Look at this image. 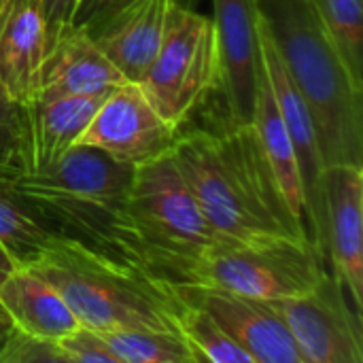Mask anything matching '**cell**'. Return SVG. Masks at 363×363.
I'll list each match as a JSON object with an SVG mask.
<instances>
[{
  "instance_id": "2",
  "label": "cell",
  "mask_w": 363,
  "mask_h": 363,
  "mask_svg": "<svg viewBox=\"0 0 363 363\" xmlns=\"http://www.w3.org/2000/svg\"><path fill=\"white\" fill-rule=\"evenodd\" d=\"M132 172V164L77 145L55 164L21 174L13 187L57 236L157 277L130 211Z\"/></svg>"
},
{
  "instance_id": "31",
  "label": "cell",
  "mask_w": 363,
  "mask_h": 363,
  "mask_svg": "<svg viewBox=\"0 0 363 363\" xmlns=\"http://www.w3.org/2000/svg\"><path fill=\"white\" fill-rule=\"evenodd\" d=\"M0 6H2V0H0Z\"/></svg>"
},
{
  "instance_id": "6",
  "label": "cell",
  "mask_w": 363,
  "mask_h": 363,
  "mask_svg": "<svg viewBox=\"0 0 363 363\" xmlns=\"http://www.w3.org/2000/svg\"><path fill=\"white\" fill-rule=\"evenodd\" d=\"M153 108L177 130L221 85V60L213 17L170 0L157 55L138 83Z\"/></svg>"
},
{
  "instance_id": "22",
  "label": "cell",
  "mask_w": 363,
  "mask_h": 363,
  "mask_svg": "<svg viewBox=\"0 0 363 363\" xmlns=\"http://www.w3.org/2000/svg\"><path fill=\"white\" fill-rule=\"evenodd\" d=\"M98 334L117 363H196L177 332L130 328Z\"/></svg>"
},
{
  "instance_id": "23",
  "label": "cell",
  "mask_w": 363,
  "mask_h": 363,
  "mask_svg": "<svg viewBox=\"0 0 363 363\" xmlns=\"http://www.w3.org/2000/svg\"><path fill=\"white\" fill-rule=\"evenodd\" d=\"M363 85V0H306Z\"/></svg>"
},
{
  "instance_id": "30",
  "label": "cell",
  "mask_w": 363,
  "mask_h": 363,
  "mask_svg": "<svg viewBox=\"0 0 363 363\" xmlns=\"http://www.w3.org/2000/svg\"><path fill=\"white\" fill-rule=\"evenodd\" d=\"M15 330V325H13V321H11V317L6 315V311L2 308V304H0V342L11 334Z\"/></svg>"
},
{
  "instance_id": "12",
  "label": "cell",
  "mask_w": 363,
  "mask_h": 363,
  "mask_svg": "<svg viewBox=\"0 0 363 363\" xmlns=\"http://www.w3.org/2000/svg\"><path fill=\"white\" fill-rule=\"evenodd\" d=\"M221 87L232 123H251L262 72L257 0H213Z\"/></svg>"
},
{
  "instance_id": "4",
  "label": "cell",
  "mask_w": 363,
  "mask_h": 363,
  "mask_svg": "<svg viewBox=\"0 0 363 363\" xmlns=\"http://www.w3.org/2000/svg\"><path fill=\"white\" fill-rule=\"evenodd\" d=\"M26 268L36 270L64 296L83 328L177 332L179 298L166 279L140 272L64 236H55Z\"/></svg>"
},
{
  "instance_id": "1",
  "label": "cell",
  "mask_w": 363,
  "mask_h": 363,
  "mask_svg": "<svg viewBox=\"0 0 363 363\" xmlns=\"http://www.w3.org/2000/svg\"><path fill=\"white\" fill-rule=\"evenodd\" d=\"M172 157L206 221L228 245H313L291 211L251 123L177 136Z\"/></svg>"
},
{
  "instance_id": "28",
  "label": "cell",
  "mask_w": 363,
  "mask_h": 363,
  "mask_svg": "<svg viewBox=\"0 0 363 363\" xmlns=\"http://www.w3.org/2000/svg\"><path fill=\"white\" fill-rule=\"evenodd\" d=\"M130 2H134V0H81L79 11H77L74 21H72V28L89 30L96 23H100L104 17L123 9Z\"/></svg>"
},
{
  "instance_id": "20",
  "label": "cell",
  "mask_w": 363,
  "mask_h": 363,
  "mask_svg": "<svg viewBox=\"0 0 363 363\" xmlns=\"http://www.w3.org/2000/svg\"><path fill=\"white\" fill-rule=\"evenodd\" d=\"M57 234L17 194L13 183L0 181V247L13 257L17 268L30 266Z\"/></svg>"
},
{
  "instance_id": "11",
  "label": "cell",
  "mask_w": 363,
  "mask_h": 363,
  "mask_svg": "<svg viewBox=\"0 0 363 363\" xmlns=\"http://www.w3.org/2000/svg\"><path fill=\"white\" fill-rule=\"evenodd\" d=\"M170 285L177 296L204 308L221 325V330L251 355L253 363H304L281 313L272 302H262L204 285L172 281Z\"/></svg>"
},
{
  "instance_id": "21",
  "label": "cell",
  "mask_w": 363,
  "mask_h": 363,
  "mask_svg": "<svg viewBox=\"0 0 363 363\" xmlns=\"http://www.w3.org/2000/svg\"><path fill=\"white\" fill-rule=\"evenodd\" d=\"M177 298L179 304L174 311V328L185 340L196 363H253L251 355L240 349L204 308L183 300L181 296Z\"/></svg>"
},
{
  "instance_id": "10",
  "label": "cell",
  "mask_w": 363,
  "mask_h": 363,
  "mask_svg": "<svg viewBox=\"0 0 363 363\" xmlns=\"http://www.w3.org/2000/svg\"><path fill=\"white\" fill-rule=\"evenodd\" d=\"M179 132L153 108L138 83L125 81L104 96L79 145L136 166L172 151Z\"/></svg>"
},
{
  "instance_id": "17",
  "label": "cell",
  "mask_w": 363,
  "mask_h": 363,
  "mask_svg": "<svg viewBox=\"0 0 363 363\" xmlns=\"http://www.w3.org/2000/svg\"><path fill=\"white\" fill-rule=\"evenodd\" d=\"M121 83L125 79L100 51L89 32L72 28L49 47L36 96H106Z\"/></svg>"
},
{
  "instance_id": "18",
  "label": "cell",
  "mask_w": 363,
  "mask_h": 363,
  "mask_svg": "<svg viewBox=\"0 0 363 363\" xmlns=\"http://www.w3.org/2000/svg\"><path fill=\"white\" fill-rule=\"evenodd\" d=\"M0 304L15 330L60 340L81 328L64 296L36 270L17 268L0 285Z\"/></svg>"
},
{
  "instance_id": "9",
  "label": "cell",
  "mask_w": 363,
  "mask_h": 363,
  "mask_svg": "<svg viewBox=\"0 0 363 363\" xmlns=\"http://www.w3.org/2000/svg\"><path fill=\"white\" fill-rule=\"evenodd\" d=\"M259 53H262L268 83L272 87L274 102L279 106V113L283 117V123L289 132L296 151L308 234L315 249L328 262V213H325V194H323L325 162L321 155L319 136L311 111L304 98L300 96L298 87L294 85L291 77L287 74L281 55L270 38V32L262 21V15H259Z\"/></svg>"
},
{
  "instance_id": "13",
  "label": "cell",
  "mask_w": 363,
  "mask_h": 363,
  "mask_svg": "<svg viewBox=\"0 0 363 363\" xmlns=\"http://www.w3.org/2000/svg\"><path fill=\"white\" fill-rule=\"evenodd\" d=\"M328 262L357 313L363 311V166L325 168Z\"/></svg>"
},
{
  "instance_id": "15",
  "label": "cell",
  "mask_w": 363,
  "mask_h": 363,
  "mask_svg": "<svg viewBox=\"0 0 363 363\" xmlns=\"http://www.w3.org/2000/svg\"><path fill=\"white\" fill-rule=\"evenodd\" d=\"M170 0H134L89 28L100 51L130 83L149 72L166 30Z\"/></svg>"
},
{
  "instance_id": "3",
  "label": "cell",
  "mask_w": 363,
  "mask_h": 363,
  "mask_svg": "<svg viewBox=\"0 0 363 363\" xmlns=\"http://www.w3.org/2000/svg\"><path fill=\"white\" fill-rule=\"evenodd\" d=\"M281 62L304 98L328 166H363V85L306 0H257Z\"/></svg>"
},
{
  "instance_id": "7",
  "label": "cell",
  "mask_w": 363,
  "mask_h": 363,
  "mask_svg": "<svg viewBox=\"0 0 363 363\" xmlns=\"http://www.w3.org/2000/svg\"><path fill=\"white\" fill-rule=\"evenodd\" d=\"M325 272L315 245H219L196 262L181 283L204 285L262 302H279L311 291Z\"/></svg>"
},
{
  "instance_id": "25",
  "label": "cell",
  "mask_w": 363,
  "mask_h": 363,
  "mask_svg": "<svg viewBox=\"0 0 363 363\" xmlns=\"http://www.w3.org/2000/svg\"><path fill=\"white\" fill-rule=\"evenodd\" d=\"M0 363H68L60 340L13 330L0 342Z\"/></svg>"
},
{
  "instance_id": "5",
  "label": "cell",
  "mask_w": 363,
  "mask_h": 363,
  "mask_svg": "<svg viewBox=\"0 0 363 363\" xmlns=\"http://www.w3.org/2000/svg\"><path fill=\"white\" fill-rule=\"evenodd\" d=\"M130 211L160 279L181 283L196 262L223 245L206 221L172 151L134 166Z\"/></svg>"
},
{
  "instance_id": "14",
  "label": "cell",
  "mask_w": 363,
  "mask_h": 363,
  "mask_svg": "<svg viewBox=\"0 0 363 363\" xmlns=\"http://www.w3.org/2000/svg\"><path fill=\"white\" fill-rule=\"evenodd\" d=\"M49 32L40 0H2L0 6V87L15 104L38 94Z\"/></svg>"
},
{
  "instance_id": "27",
  "label": "cell",
  "mask_w": 363,
  "mask_h": 363,
  "mask_svg": "<svg viewBox=\"0 0 363 363\" xmlns=\"http://www.w3.org/2000/svg\"><path fill=\"white\" fill-rule=\"evenodd\" d=\"M81 0H40V9L47 21L49 43L53 45L62 34L72 30L74 15L79 11Z\"/></svg>"
},
{
  "instance_id": "24",
  "label": "cell",
  "mask_w": 363,
  "mask_h": 363,
  "mask_svg": "<svg viewBox=\"0 0 363 363\" xmlns=\"http://www.w3.org/2000/svg\"><path fill=\"white\" fill-rule=\"evenodd\" d=\"M28 172L21 106L11 102L0 87V181L13 183Z\"/></svg>"
},
{
  "instance_id": "8",
  "label": "cell",
  "mask_w": 363,
  "mask_h": 363,
  "mask_svg": "<svg viewBox=\"0 0 363 363\" xmlns=\"http://www.w3.org/2000/svg\"><path fill=\"white\" fill-rule=\"evenodd\" d=\"M345 285L332 272L296 298L272 302L304 363H362V313L349 304Z\"/></svg>"
},
{
  "instance_id": "16",
  "label": "cell",
  "mask_w": 363,
  "mask_h": 363,
  "mask_svg": "<svg viewBox=\"0 0 363 363\" xmlns=\"http://www.w3.org/2000/svg\"><path fill=\"white\" fill-rule=\"evenodd\" d=\"M104 96H34L21 106L28 172L47 168L74 149Z\"/></svg>"
},
{
  "instance_id": "26",
  "label": "cell",
  "mask_w": 363,
  "mask_h": 363,
  "mask_svg": "<svg viewBox=\"0 0 363 363\" xmlns=\"http://www.w3.org/2000/svg\"><path fill=\"white\" fill-rule=\"evenodd\" d=\"M68 363H117L98 332L89 328H77L68 336L60 338Z\"/></svg>"
},
{
  "instance_id": "19",
  "label": "cell",
  "mask_w": 363,
  "mask_h": 363,
  "mask_svg": "<svg viewBox=\"0 0 363 363\" xmlns=\"http://www.w3.org/2000/svg\"><path fill=\"white\" fill-rule=\"evenodd\" d=\"M251 125L259 138V145H262L266 160L274 172V179L285 194V200L289 202L291 211L306 223L302 181H300V170H298V162H296V151H294L289 132L283 123V117L279 113V106L274 102L272 87H270L266 70H264V62H262Z\"/></svg>"
},
{
  "instance_id": "29",
  "label": "cell",
  "mask_w": 363,
  "mask_h": 363,
  "mask_svg": "<svg viewBox=\"0 0 363 363\" xmlns=\"http://www.w3.org/2000/svg\"><path fill=\"white\" fill-rule=\"evenodd\" d=\"M15 270H17V264H15L13 257L0 247V285H2Z\"/></svg>"
}]
</instances>
